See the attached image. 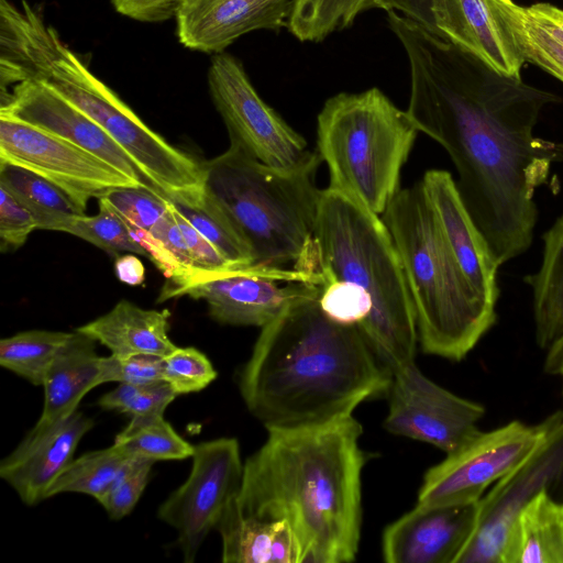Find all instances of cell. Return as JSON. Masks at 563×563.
<instances>
[{
  "label": "cell",
  "mask_w": 563,
  "mask_h": 563,
  "mask_svg": "<svg viewBox=\"0 0 563 563\" xmlns=\"http://www.w3.org/2000/svg\"><path fill=\"white\" fill-rule=\"evenodd\" d=\"M410 68L407 112L450 156L456 186L501 265L532 244L536 190L563 162V144L533 134L542 109L560 98L504 76L440 34L387 12Z\"/></svg>",
  "instance_id": "6da1fadb"
},
{
  "label": "cell",
  "mask_w": 563,
  "mask_h": 563,
  "mask_svg": "<svg viewBox=\"0 0 563 563\" xmlns=\"http://www.w3.org/2000/svg\"><path fill=\"white\" fill-rule=\"evenodd\" d=\"M320 286L262 328L239 388L268 430L329 423L388 393L391 372L358 328L332 320Z\"/></svg>",
  "instance_id": "7a4b0ae2"
},
{
  "label": "cell",
  "mask_w": 563,
  "mask_h": 563,
  "mask_svg": "<svg viewBox=\"0 0 563 563\" xmlns=\"http://www.w3.org/2000/svg\"><path fill=\"white\" fill-rule=\"evenodd\" d=\"M361 423L349 416L329 423L268 430L244 463L234 497L247 516L289 523L301 563L354 561L362 523Z\"/></svg>",
  "instance_id": "3957f363"
},
{
  "label": "cell",
  "mask_w": 563,
  "mask_h": 563,
  "mask_svg": "<svg viewBox=\"0 0 563 563\" xmlns=\"http://www.w3.org/2000/svg\"><path fill=\"white\" fill-rule=\"evenodd\" d=\"M314 251L322 284L335 283L355 300L362 316L358 330L390 372L413 362V303L382 217L338 190L321 189Z\"/></svg>",
  "instance_id": "277c9868"
},
{
  "label": "cell",
  "mask_w": 563,
  "mask_h": 563,
  "mask_svg": "<svg viewBox=\"0 0 563 563\" xmlns=\"http://www.w3.org/2000/svg\"><path fill=\"white\" fill-rule=\"evenodd\" d=\"M318 151L301 165L268 166L235 144L202 162L203 190L251 247L253 264L316 272L314 229L320 200Z\"/></svg>",
  "instance_id": "5b68a950"
},
{
  "label": "cell",
  "mask_w": 563,
  "mask_h": 563,
  "mask_svg": "<svg viewBox=\"0 0 563 563\" xmlns=\"http://www.w3.org/2000/svg\"><path fill=\"white\" fill-rule=\"evenodd\" d=\"M382 219L400 256L422 351L451 361L463 360L495 324L497 314L470 288L420 181L400 188Z\"/></svg>",
  "instance_id": "8992f818"
},
{
  "label": "cell",
  "mask_w": 563,
  "mask_h": 563,
  "mask_svg": "<svg viewBox=\"0 0 563 563\" xmlns=\"http://www.w3.org/2000/svg\"><path fill=\"white\" fill-rule=\"evenodd\" d=\"M418 133L407 110L376 87L330 97L317 117V151L328 167V187L382 217L400 190Z\"/></svg>",
  "instance_id": "52a82bcc"
},
{
  "label": "cell",
  "mask_w": 563,
  "mask_h": 563,
  "mask_svg": "<svg viewBox=\"0 0 563 563\" xmlns=\"http://www.w3.org/2000/svg\"><path fill=\"white\" fill-rule=\"evenodd\" d=\"M40 81L95 120L168 199L203 188V165L147 126L70 48L42 66Z\"/></svg>",
  "instance_id": "ba28073f"
},
{
  "label": "cell",
  "mask_w": 563,
  "mask_h": 563,
  "mask_svg": "<svg viewBox=\"0 0 563 563\" xmlns=\"http://www.w3.org/2000/svg\"><path fill=\"white\" fill-rule=\"evenodd\" d=\"M548 429L547 418L534 426L511 421L488 432L479 431L426 472L417 505L478 503L490 486L515 471L538 449Z\"/></svg>",
  "instance_id": "9c48e42d"
},
{
  "label": "cell",
  "mask_w": 563,
  "mask_h": 563,
  "mask_svg": "<svg viewBox=\"0 0 563 563\" xmlns=\"http://www.w3.org/2000/svg\"><path fill=\"white\" fill-rule=\"evenodd\" d=\"M212 102L230 136L247 155L276 168L290 169L308 161V148L296 132L257 93L242 63L228 53L213 54L208 69Z\"/></svg>",
  "instance_id": "30bf717a"
},
{
  "label": "cell",
  "mask_w": 563,
  "mask_h": 563,
  "mask_svg": "<svg viewBox=\"0 0 563 563\" xmlns=\"http://www.w3.org/2000/svg\"><path fill=\"white\" fill-rule=\"evenodd\" d=\"M322 282L319 273L249 265L164 287L158 301L181 296L202 299L218 323L263 328Z\"/></svg>",
  "instance_id": "8fae6325"
},
{
  "label": "cell",
  "mask_w": 563,
  "mask_h": 563,
  "mask_svg": "<svg viewBox=\"0 0 563 563\" xmlns=\"http://www.w3.org/2000/svg\"><path fill=\"white\" fill-rule=\"evenodd\" d=\"M548 421L538 449L477 503L473 531L454 563H499L508 529L531 498L547 492L563 503V411Z\"/></svg>",
  "instance_id": "7c38bea8"
},
{
  "label": "cell",
  "mask_w": 563,
  "mask_h": 563,
  "mask_svg": "<svg viewBox=\"0 0 563 563\" xmlns=\"http://www.w3.org/2000/svg\"><path fill=\"white\" fill-rule=\"evenodd\" d=\"M187 479L158 507L157 518L177 531L186 563H192L207 536L238 495L243 466L234 438H218L195 445Z\"/></svg>",
  "instance_id": "4fadbf2b"
},
{
  "label": "cell",
  "mask_w": 563,
  "mask_h": 563,
  "mask_svg": "<svg viewBox=\"0 0 563 563\" xmlns=\"http://www.w3.org/2000/svg\"><path fill=\"white\" fill-rule=\"evenodd\" d=\"M0 163L52 181L85 212L90 199L143 186L92 153L36 126L0 113Z\"/></svg>",
  "instance_id": "5bb4252c"
},
{
  "label": "cell",
  "mask_w": 563,
  "mask_h": 563,
  "mask_svg": "<svg viewBox=\"0 0 563 563\" xmlns=\"http://www.w3.org/2000/svg\"><path fill=\"white\" fill-rule=\"evenodd\" d=\"M384 428L448 453L475 437L485 408L424 376L413 362L391 372Z\"/></svg>",
  "instance_id": "9a60e30c"
},
{
  "label": "cell",
  "mask_w": 563,
  "mask_h": 563,
  "mask_svg": "<svg viewBox=\"0 0 563 563\" xmlns=\"http://www.w3.org/2000/svg\"><path fill=\"white\" fill-rule=\"evenodd\" d=\"M1 90L0 113L62 137L109 163L134 181L153 187L130 156L89 115L37 80Z\"/></svg>",
  "instance_id": "2e32d148"
},
{
  "label": "cell",
  "mask_w": 563,
  "mask_h": 563,
  "mask_svg": "<svg viewBox=\"0 0 563 563\" xmlns=\"http://www.w3.org/2000/svg\"><path fill=\"white\" fill-rule=\"evenodd\" d=\"M441 234L470 288L487 308L496 310L500 264L471 217L448 170L429 169L421 181Z\"/></svg>",
  "instance_id": "e0dca14e"
},
{
  "label": "cell",
  "mask_w": 563,
  "mask_h": 563,
  "mask_svg": "<svg viewBox=\"0 0 563 563\" xmlns=\"http://www.w3.org/2000/svg\"><path fill=\"white\" fill-rule=\"evenodd\" d=\"M477 503L420 506L388 525L382 538L387 563H454L470 538Z\"/></svg>",
  "instance_id": "ac0fdd59"
},
{
  "label": "cell",
  "mask_w": 563,
  "mask_h": 563,
  "mask_svg": "<svg viewBox=\"0 0 563 563\" xmlns=\"http://www.w3.org/2000/svg\"><path fill=\"white\" fill-rule=\"evenodd\" d=\"M294 0H186L175 19L180 43L194 51L222 53L256 30L288 25Z\"/></svg>",
  "instance_id": "d6986e66"
},
{
  "label": "cell",
  "mask_w": 563,
  "mask_h": 563,
  "mask_svg": "<svg viewBox=\"0 0 563 563\" xmlns=\"http://www.w3.org/2000/svg\"><path fill=\"white\" fill-rule=\"evenodd\" d=\"M93 424L91 418L76 410L53 426L33 427L1 461L0 477L23 504H38L46 499L48 488L71 462L77 445Z\"/></svg>",
  "instance_id": "ffe728a7"
},
{
  "label": "cell",
  "mask_w": 563,
  "mask_h": 563,
  "mask_svg": "<svg viewBox=\"0 0 563 563\" xmlns=\"http://www.w3.org/2000/svg\"><path fill=\"white\" fill-rule=\"evenodd\" d=\"M438 33L497 73L521 78L526 63L506 25L486 0H432Z\"/></svg>",
  "instance_id": "44dd1931"
},
{
  "label": "cell",
  "mask_w": 563,
  "mask_h": 563,
  "mask_svg": "<svg viewBox=\"0 0 563 563\" xmlns=\"http://www.w3.org/2000/svg\"><path fill=\"white\" fill-rule=\"evenodd\" d=\"M96 341L75 330L55 355L43 384L44 402L35 428L60 422L77 410L84 396L99 386Z\"/></svg>",
  "instance_id": "7402d4cb"
},
{
  "label": "cell",
  "mask_w": 563,
  "mask_h": 563,
  "mask_svg": "<svg viewBox=\"0 0 563 563\" xmlns=\"http://www.w3.org/2000/svg\"><path fill=\"white\" fill-rule=\"evenodd\" d=\"M224 563H301V551L288 522L242 514L234 498L217 527Z\"/></svg>",
  "instance_id": "603a6c76"
},
{
  "label": "cell",
  "mask_w": 563,
  "mask_h": 563,
  "mask_svg": "<svg viewBox=\"0 0 563 563\" xmlns=\"http://www.w3.org/2000/svg\"><path fill=\"white\" fill-rule=\"evenodd\" d=\"M168 310L143 309L120 300L110 311L76 329L108 347L112 354L164 357L177 346L168 335Z\"/></svg>",
  "instance_id": "cb8c5ba5"
},
{
  "label": "cell",
  "mask_w": 563,
  "mask_h": 563,
  "mask_svg": "<svg viewBox=\"0 0 563 563\" xmlns=\"http://www.w3.org/2000/svg\"><path fill=\"white\" fill-rule=\"evenodd\" d=\"M499 563H563V503L547 492L531 498L508 529Z\"/></svg>",
  "instance_id": "d4e9b609"
},
{
  "label": "cell",
  "mask_w": 563,
  "mask_h": 563,
  "mask_svg": "<svg viewBox=\"0 0 563 563\" xmlns=\"http://www.w3.org/2000/svg\"><path fill=\"white\" fill-rule=\"evenodd\" d=\"M542 240L540 267L523 280L532 290L536 342L547 350L563 333V213Z\"/></svg>",
  "instance_id": "484cf974"
},
{
  "label": "cell",
  "mask_w": 563,
  "mask_h": 563,
  "mask_svg": "<svg viewBox=\"0 0 563 563\" xmlns=\"http://www.w3.org/2000/svg\"><path fill=\"white\" fill-rule=\"evenodd\" d=\"M0 187L31 211L40 230L60 231L66 220L85 213L52 181L16 165L0 163Z\"/></svg>",
  "instance_id": "4316f807"
},
{
  "label": "cell",
  "mask_w": 563,
  "mask_h": 563,
  "mask_svg": "<svg viewBox=\"0 0 563 563\" xmlns=\"http://www.w3.org/2000/svg\"><path fill=\"white\" fill-rule=\"evenodd\" d=\"M168 200L231 264L254 265L247 242L203 188L198 192Z\"/></svg>",
  "instance_id": "83f0119b"
},
{
  "label": "cell",
  "mask_w": 563,
  "mask_h": 563,
  "mask_svg": "<svg viewBox=\"0 0 563 563\" xmlns=\"http://www.w3.org/2000/svg\"><path fill=\"white\" fill-rule=\"evenodd\" d=\"M135 456L117 444L95 450L73 459L46 493V498L58 494L78 493L97 501L112 487Z\"/></svg>",
  "instance_id": "f1b7e54d"
},
{
  "label": "cell",
  "mask_w": 563,
  "mask_h": 563,
  "mask_svg": "<svg viewBox=\"0 0 563 563\" xmlns=\"http://www.w3.org/2000/svg\"><path fill=\"white\" fill-rule=\"evenodd\" d=\"M506 25L526 62L533 63L563 82V44L537 25L525 8L512 0H486Z\"/></svg>",
  "instance_id": "f546056e"
},
{
  "label": "cell",
  "mask_w": 563,
  "mask_h": 563,
  "mask_svg": "<svg viewBox=\"0 0 563 563\" xmlns=\"http://www.w3.org/2000/svg\"><path fill=\"white\" fill-rule=\"evenodd\" d=\"M71 332L29 330L0 341V365L34 386H43L47 371Z\"/></svg>",
  "instance_id": "4dcf8cb0"
},
{
  "label": "cell",
  "mask_w": 563,
  "mask_h": 563,
  "mask_svg": "<svg viewBox=\"0 0 563 563\" xmlns=\"http://www.w3.org/2000/svg\"><path fill=\"white\" fill-rule=\"evenodd\" d=\"M113 443L132 456L154 462L186 460L195 451V445L181 438L161 415L131 418Z\"/></svg>",
  "instance_id": "1f68e13d"
},
{
  "label": "cell",
  "mask_w": 563,
  "mask_h": 563,
  "mask_svg": "<svg viewBox=\"0 0 563 563\" xmlns=\"http://www.w3.org/2000/svg\"><path fill=\"white\" fill-rule=\"evenodd\" d=\"M98 200L97 214L71 217L62 225L60 232L82 239L117 257L123 253H132L150 258L147 250L137 240L126 220L103 198Z\"/></svg>",
  "instance_id": "d6a6232c"
},
{
  "label": "cell",
  "mask_w": 563,
  "mask_h": 563,
  "mask_svg": "<svg viewBox=\"0 0 563 563\" xmlns=\"http://www.w3.org/2000/svg\"><path fill=\"white\" fill-rule=\"evenodd\" d=\"M367 9L369 0H294L287 27L301 42H320Z\"/></svg>",
  "instance_id": "836d02e7"
},
{
  "label": "cell",
  "mask_w": 563,
  "mask_h": 563,
  "mask_svg": "<svg viewBox=\"0 0 563 563\" xmlns=\"http://www.w3.org/2000/svg\"><path fill=\"white\" fill-rule=\"evenodd\" d=\"M177 396L165 380L144 385L120 383L99 398L98 406L131 418L164 416L166 408Z\"/></svg>",
  "instance_id": "e575fe53"
},
{
  "label": "cell",
  "mask_w": 563,
  "mask_h": 563,
  "mask_svg": "<svg viewBox=\"0 0 563 563\" xmlns=\"http://www.w3.org/2000/svg\"><path fill=\"white\" fill-rule=\"evenodd\" d=\"M135 230L150 234L169 210V200L154 187L130 186L102 197Z\"/></svg>",
  "instance_id": "d590c367"
},
{
  "label": "cell",
  "mask_w": 563,
  "mask_h": 563,
  "mask_svg": "<svg viewBox=\"0 0 563 563\" xmlns=\"http://www.w3.org/2000/svg\"><path fill=\"white\" fill-rule=\"evenodd\" d=\"M217 375L210 360L196 347H176L163 357V379L178 396L205 389Z\"/></svg>",
  "instance_id": "8d00e7d4"
},
{
  "label": "cell",
  "mask_w": 563,
  "mask_h": 563,
  "mask_svg": "<svg viewBox=\"0 0 563 563\" xmlns=\"http://www.w3.org/2000/svg\"><path fill=\"white\" fill-rule=\"evenodd\" d=\"M154 463L133 457L112 487L98 500L110 519L120 520L134 509L150 481Z\"/></svg>",
  "instance_id": "74e56055"
},
{
  "label": "cell",
  "mask_w": 563,
  "mask_h": 563,
  "mask_svg": "<svg viewBox=\"0 0 563 563\" xmlns=\"http://www.w3.org/2000/svg\"><path fill=\"white\" fill-rule=\"evenodd\" d=\"M163 379V357L150 354H110L100 360L99 386L104 383L144 385Z\"/></svg>",
  "instance_id": "f35d334b"
},
{
  "label": "cell",
  "mask_w": 563,
  "mask_h": 563,
  "mask_svg": "<svg viewBox=\"0 0 563 563\" xmlns=\"http://www.w3.org/2000/svg\"><path fill=\"white\" fill-rule=\"evenodd\" d=\"M38 229L35 217L10 192L0 187V250L21 247L30 234Z\"/></svg>",
  "instance_id": "ab89813d"
},
{
  "label": "cell",
  "mask_w": 563,
  "mask_h": 563,
  "mask_svg": "<svg viewBox=\"0 0 563 563\" xmlns=\"http://www.w3.org/2000/svg\"><path fill=\"white\" fill-rule=\"evenodd\" d=\"M173 208L175 218L181 230L190 258L192 261V266L195 269L194 277L205 274L222 273L243 267L233 265L228 260H225L222 254H220V252L175 209L174 206Z\"/></svg>",
  "instance_id": "60d3db41"
},
{
  "label": "cell",
  "mask_w": 563,
  "mask_h": 563,
  "mask_svg": "<svg viewBox=\"0 0 563 563\" xmlns=\"http://www.w3.org/2000/svg\"><path fill=\"white\" fill-rule=\"evenodd\" d=\"M115 10L136 21L159 22L175 18L186 0H111Z\"/></svg>",
  "instance_id": "b9f144b4"
},
{
  "label": "cell",
  "mask_w": 563,
  "mask_h": 563,
  "mask_svg": "<svg viewBox=\"0 0 563 563\" xmlns=\"http://www.w3.org/2000/svg\"><path fill=\"white\" fill-rule=\"evenodd\" d=\"M371 8L400 12L401 15L439 34L432 14V0H369Z\"/></svg>",
  "instance_id": "7bdbcfd3"
},
{
  "label": "cell",
  "mask_w": 563,
  "mask_h": 563,
  "mask_svg": "<svg viewBox=\"0 0 563 563\" xmlns=\"http://www.w3.org/2000/svg\"><path fill=\"white\" fill-rule=\"evenodd\" d=\"M523 8L537 25L563 44V9L545 2Z\"/></svg>",
  "instance_id": "ee69618b"
},
{
  "label": "cell",
  "mask_w": 563,
  "mask_h": 563,
  "mask_svg": "<svg viewBox=\"0 0 563 563\" xmlns=\"http://www.w3.org/2000/svg\"><path fill=\"white\" fill-rule=\"evenodd\" d=\"M114 273L120 282L130 286H139L143 284L145 278L142 261L132 253L122 254L117 257Z\"/></svg>",
  "instance_id": "f6af8a7d"
},
{
  "label": "cell",
  "mask_w": 563,
  "mask_h": 563,
  "mask_svg": "<svg viewBox=\"0 0 563 563\" xmlns=\"http://www.w3.org/2000/svg\"><path fill=\"white\" fill-rule=\"evenodd\" d=\"M543 369L549 375L560 377L563 387V333L547 349Z\"/></svg>",
  "instance_id": "bcb514c9"
}]
</instances>
